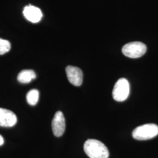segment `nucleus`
<instances>
[{"label":"nucleus","instance_id":"f257e3e1","mask_svg":"<svg viewBox=\"0 0 158 158\" xmlns=\"http://www.w3.org/2000/svg\"><path fill=\"white\" fill-rule=\"evenodd\" d=\"M84 151L90 158H108L109 151L102 142L90 139L85 142Z\"/></svg>","mask_w":158,"mask_h":158},{"label":"nucleus","instance_id":"f03ea898","mask_svg":"<svg viewBox=\"0 0 158 158\" xmlns=\"http://www.w3.org/2000/svg\"><path fill=\"white\" fill-rule=\"evenodd\" d=\"M158 135V126L155 124H147L136 127L132 132V136L139 141L152 139Z\"/></svg>","mask_w":158,"mask_h":158},{"label":"nucleus","instance_id":"7ed1b4c3","mask_svg":"<svg viewBox=\"0 0 158 158\" xmlns=\"http://www.w3.org/2000/svg\"><path fill=\"white\" fill-rule=\"evenodd\" d=\"M147 46L141 42H132L125 45L122 52L125 56L136 59L142 56L147 52Z\"/></svg>","mask_w":158,"mask_h":158},{"label":"nucleus","instance_id":"20e7f679","mask_svg":"<svg viewBox=\"0 0 158 158\" xmlns=\"http://www.w3.org/2000/svg\"><path fill=\"white\" fill-rule=\"evenodd\" d=\"M130 91L128 81L125 78L119 79L116 82L113 89V98L117 102H124L128 97Z\"/></svg>","mask_w":158,"mask_h":158},{"label":"nucleus","instance_id":"39448f33","mask_svg":"<svg viewBox=\"0 0 158 158\" xmlns=\"http://www.w3.org/2000/svg\"><path fill=\"white\" fill-rule=\"evenodd\" d=\"M52 128L54 135L60 137L63 135L66 129L65 118L62 112L57 111L52 123Z\"/></svg>","mask_w":158,"mask_h":158},{"label":"nucleus","instance_id":"423d86ee","mask_svg":"<svg viewBox=\"0 0 158 158\" xmlns=\"http://www.w3.org/2000/svg\"><path fill=\"white\" fill-rule=\"evenodd\" d=\"M66 72L69 82L75 85L80 86L83 83V74L80 69L73 66H68L66 68Z\"/></svg>","mask_w":158,"mask_h":158},{"label":"nucleus","instance_id":"0eeeda50","mask_svg":"<svg viewBox=\"0 0 158 158\" xmlns=\"http://www.w3.org/2000/svg\"><path fill=\"white\" fill-rule=\"evenodd\" d=\"M17 117L11 111L0 108V126L3 127H11L16 124Z\"/></svg>","mask_w":158,"mask_h":158},{"label":"nucleus","instance_id":"6e6552de","mask_svg":"<svg viewBox=\"0 0 158 158\" xmlns=\"http://www.w3.org/2000/svg\"><path fill=\"white\" fill-rule=\"evenodd\" d=\"M23 14L27 20L32 23L40 22L43 15L39 8L31 5L26 6L24 8Z\"/></svg>","mask_w":158,"mask_h":158},{"label":"nucleus","instance_id":"1a4fd4ad","mask_svg":"<svg viewBox=\"0 0 158 158\" xmlns=\"http://www.w3.org/2000/svg\"><path fill=\"white\" fill-rule=\"evenodd\" d=\"M36 75L32 70H23L17 76L18 81L23 84L30 83L32 80L36 79Z\"/></svg>","mask_w":158,"mask_h":158},{"label":"nucleus","instance_id":"9d476101","mask_svg":"<svg viewBox=\"0 0 158 158\" xmlns=\"http://www.w3.org/2000/svg\"><path fill=\"white\" fill-rule=\"evenodd\" d=\"M40 93L36 89H32L29 91L27 94V101L29 105L35 106L39 100Z\"/></svg>","mask_w":158,"mask_h":158},{"label":"nucleus","instance_id":"9b49d317","mask_svg":"<svg viewBox=\"0 0 158 158\" xmlns=\"http://www.w3.org/2000/svg\"><path fill=\"white\" fill-rule=\"evenodd\" d=\"M11 49L10 42L6 40L0 38V55H4L8 52Z\"/></svg>","mask_w":158,"mask_h":158},{"label":"nucleus","instance_id":"f8f14e48","mask_svg":"<svg viewBox=\"0 0 158 158\" xmlns=\"http://www.w3.org/2000/svg\"><path fill=\"white\" fill-rule=\"evenodd\" d=\"M4 143V139L3 138V137L0 135V146L2 145Z\"/></svg>","mask_w":158,"mask_h":158}]
</instances>
